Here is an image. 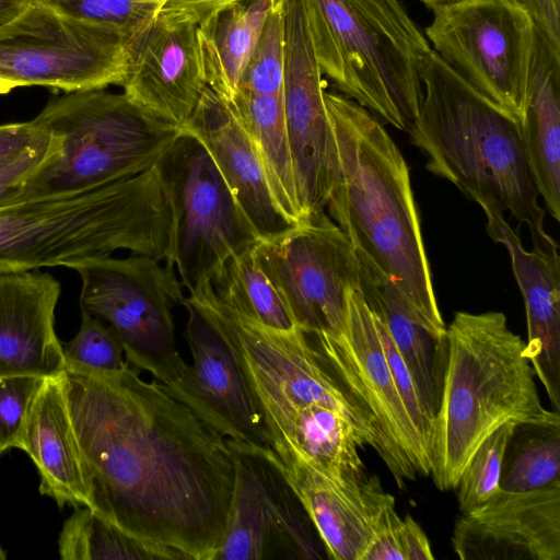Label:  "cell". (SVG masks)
Returning <instances> with one entry per match:
<instances>
[{
  "instance_id": "6da1fadb",
  "label": "cell",
  "mask_w": 560,
  "mask_h": 560,
  "mask_svg": "<svg viewBox=\"0 0 560 560\" xmlns=\"http://www.w3.org/2000/svg\"><path fill=\"white\" fill-rule=\"evenodd\" d=\"M130 364L58 375L80 451L86 508L124 532L212 560L234 491L228 440Z\"/></svg>"
},
{
  "instance_id": "7a4b0ae2",
  "label": "cell",
  "mask_w": 560,
  "mask_h": 560,
  "mask_svg": "<svg viewBox=\"0 0 560 560\" xmlns=\"http://www.w3.org/2000/svg\"><path fill=\"white\" fill-rule=\"evenodd\" d=\"M324 98L334 139L328 215L444 338L446 326L402 153L366 108L335 92L325 91Z\"/></svg>"
},
{
  "instance_id": "3957f363",
  "label": "cell",
  "mask_w": 560,
  "mask_h": 560,
  "mask_svg": "<svg viewBox=\"0 0 560 560\" xmlns=\"http://www.w3.org/2000/svg\"><path fill=\"white\" fill-rule=\"evenodd\" d=\"M423 97L408 133L425 168L481 206L526 224L533 247L559 249L525 159L521 124L474 89L431 48L420 63Z\"/></svg>"
},
{
  "instance_id": "277c9868",
  "label": "cell",
  "mask_w": 560,
  "mask_h": 560,
  "mask_svg": "<svg viewBox=\"0 0 560 560\" xmlns=\"http://www.w3.org/2000/svg\"><path fill=\"white\" fill-rule=\"evenodd\" d=\"M525 341L501 312H456L442 342L439 405L430 444L441 491L456 489L469 460L506 423L560 425L540 400Z\"/></svg>"
},
{
  "instance_id": "5b68a950",
  "label": "cell",
  "mask_w": 560,
  "mask_h": 560,
  "mask_svg": "<svg viewBox=\"0 0 560 560\" xmlns=\"http://www.w3.org/2000/svg\"><path fill=\"white\" fill-rule=\"evenodd\" d=\"M170 212L156 166L84 191L0 206V273L67 267L117 250L165 260Z\"/></svg>"
},
{
  "instance_id": "8992f818",
  "label": "cell",
  "mask_w": 560,
  "mask_h": 560,
  "mask_svg": "<svg viewBox=\"0 0 560 560\" xmlns=\"http://www.w3.org/2000/svg\"><path fill=\"white\" fill-rule=\"evenodd\" d=\"M314 54L346 97L407 131L423 97L429 42L398 0H302Z\"/></svg>"
},
{
  "instance_id": "52a82bcc",
  "label": "cell",
  "mask_w": 560,
  "mask_h": 560,
  "mask_svg": "<svg viewBox=\"0 0 560 560\" xmlns=\"http://www.w3.org/2000/svg\"><path fill=\"white\" fill-rule=\"evenodd\" d=\"M33 119L57 137L59 147L11 202L84 191L133 177L155 166L183 131L124 93L106 89L67 92Z\"/></svg>"
},
{
  "instance_id": "ba28073f",
  "label": "cell",
  "mask_w": 560,
  "mask_h": 560,
  "mask_svg": "<svg viewBox=\"0 0 560 560\" xmlns=\"http://www.w3.org/2000/svg\"><path fill=\"white\" fill-rule=\"evenodd\" d=\"M155 166L170 212L165 266L191 294L260 240L196 137L183 130Z\"/></svg>"
},
{
  "instance_id": "9c48e42d",
  "label": "cell",
  "mask_w": 560,
  "mask_h": 560,
  "mask_svg": "<svg viewBox=\"0 0 560 560\" xmlns=\"http://www.w3.org/2000/svg\"><path fill=\"white\" fill-rule=\"evenodd\" d=\"M161 260L131 254L77 264L81 311L107 322L132 368L168 385L188 363L177 350L172 310L184 300L174 269Z\"/></svg>"
},
{
  "instance_id": "30bf717a",
  "label": "cell",
  "mask_w": 560,
  "mask_h": 560,
  "mask_svg": "<svg viewBox=\"0 0 560 560\" xmlns=\"http://www.w3.org/2000/svg\"><path fill=\"white\" fill-rule=\"evenodd\" d=\"M425 35L438 56L521 124L536 39L529 13L511 0H462L433 10Z\"/></svg>"
},
{
  "instance_id": "8fae6325",
  "label": "cell",
  "mask_w": 560,
  "mask_h": 560,
  "mask_svg": "<svg viewBox=\"0 0 560 560\" xmlns=\"http://www.w3.org/2000/svg\"><path fill=\"white\" fill-rule=\"evenodd\" d=\"M127 59L128 45L119 33L39 0L0 27V78L16 88L74 92L121 86Z\"/></svg>"
},
{
  "instance_id": "7c38bea8",
  "label": "cell",
  "mask_w": 560,
  "mask_h": 560,
  "mask_svg": "<svg viewBox=\"0 0 560 560\" xmlns=\"http://www.w3.org/2000/svg\"><path fill=\"white\" fill-rule=\"evenodd\" d=\"M255 258L307 332H339L348 295L360 287V261L349 237L325 213L302 221L289 232L259 241Z\"/></svg>"
},
{
  "instance_id": "4fadbf2b",
  "label": "cell",
  "mask_w": 560,
  "mask_h": 560,
  "mask_svg": "<svg viewBox=\"0 0 560 560\" xmlns=\"http://www.w3.org/2000/svg\"><path fill=\"white\" fill-rule=\"evenodd\" d=\"M234 491L228 522L212 560H262L277 552L317 559L318 549L299 499L271 459L268 447L228 440Z\"/></svg>"
},
{
  "instance_id": "5bb4252c",
  "label": "cell",
  "mask_w": 560,
  "mask_h": 560,
  "mask_svg": "<svg viewBox=\"0 0 560 560\" xmlns=\"http://www.w3.org/2000/svg\"><path fill=\"white\" fill-rule=\"evenodd\" d=\"M310 334L329 368L368 411L411 475L429 476L430 453L397 390L374 315L360 287L348 295L346 322L339 332Z\"/></svg>"
},
{
  "instance_id": "9a60e30c",
  "label": "cell",
  "mask_w": 560,
  "mask_h": 560,
  "mask_svg": "<svg viewBox=\"0 0 560 560\" xmlns=\"http://www.w3.org/2000/svg\"><path fill=\"white\" fill-rule=\"evenodd\" d=\"M184 336L191 353L183 375L163 388L226 440L268 447L262 416L223 331L189 298Z\"/></svg>"
},
{
  "instance_id": "2e32d148",
  "label": "cell",
  "mask_w": 560,
  "mask_h": 560,
  "mask_svg": "<svg viewBox=\"0 0 560 560\" xmlns=\"http://www.w3.org/2000/svg\"><path fill=\"white\" fill-rule=\"evenodd\" d=\"M121 86L137 106L184 130L208 86L198 25L155 15L128 50Z\"/></svg>"
},
{
  "instance_id": "e0dca14e",
  "label": "cell",
  "mask_w": 560,
  "mask_h": 560,
  "mask_svg": "<svg viewBox=\"0 0 560 560\" xmlns=\"http://www.w3.org/2000/svg\"><path fill=\"white\" fill-rule=\"evenodd\" d=\"M452 546L462 560H560V481L532 491L500 489L457 517Z\"/></svg>"
},
{
  "instance_id": "ac0fdd59",
  "label": "cell",
  "mask_w": 560,
  "mask_h": 560,
  "mask_svg": "<svg viewBox=\"0 0 560 560\" xmlns=\"http://www.w3.org/2000/svg\"><path fill=\"white\" fill-rule=\"evenodd\" d=\"M184 130L207 149L260 241L299 224L279 208L257 149L229 103L209 86Z\"/></svg>"
},
{
  "instance_id": "d6986e66",
  "label": "cell",
  "mask_w": 560,
  "mask_h": 560,
  "mask_svg": "<svg viewBox=\"0 0 560 560\" xmlns=\"http://www.w3.org/2000/svg\"><path fill=\"white\" fill-rule=\"evenodd\" d=\"M487 232L502 244L522 292L527 341L525 355L555 408L560 409V256L558 249L533 247L526 250L518 233L506 222L503 211L481 206Z\"/></svg>"
},
{
  "instance_id": "ffe728a7",
  "label": "cell",
  "mask_w": 560,
  "mask_h": 560,
  "mask_svg": "<svg viewBox=\"0 0 560 560\" xmlns=\"http://www.w3.org/2000/svg\"><path fill=\"white\" fill-rule=\"evenodd\" d=\"M268 453L315 527L327 556L361 560L378 511L390 495L378 476L342 482L303 462L280 459L270 447Z\"/></svg>"
},
{
  "instance_id": "44dd1931",
  "label": "cell",
  "mask_w": 560,
  "mask_h": 560,
  "mask_svg": "<svg viewBox=\"0 0 560 560\" xmlns=\"http://www.w3.org/2000/svg\"><path fill=\"white\" fill-rule=\"evenodd\" d=\"M60 291L49 272L0 273V376L51 377L65 370L55 331Z\"/></svg>"
},
{
  "instance_id": "7402d4cb",
  "label": "cell",
  "mask_w": 560,
  "mask_h": 560,
  "mask_svg": "<svg viewBox=\"0 0 560 560\" xmlns=\"http://www.w3.org/2000/svg\"><path fill=\"white\" fill-rule=\"evenodd\" d=\"M33 460L39 492L58 506H86L82 460L58 375L46 377L34 397L15 444Z\"/></svg>"
},
{
  "instance_id": "603a6c76",
  "label": "cell",
  "mask_w": 560,
  "mask_h": 560,
  "mask_svg": "<svg viewBox=\"0 0 560 560\" xmlns=\"http://www.w3.org/2000/svg\"><path fill=\"white\" fill-rule=\"evenodd\" d=\"M521 138L533 182L560 220V45L536 27Z\"/></svg>"
},
{
  "instance_id": "cb8c5ba5",
  "label": "cell",
  "mask_w": 560,
  "mask_h": 560,
  "mask_svg": "<svg viewBox=\"0 0 560 560\" xmlns=\"http://www.w3.org/2000/svg\"><path fill=\"white\" fill-rule=\"evenodd\" d=\"M357 254L360 289L365 302L385 324L434 423L440 396L443 338L436 336L392 277L362 253L357 250Z\"/></svg>"
},
{
  "instance_id": "d4e9b609",
  "label": "cell",
  "mask_w": 560,
  "mask_h": 560,
  "mask_svg": "<svg viewBox=\"0 0 560 560\" xmlns=\"http://www.w3.org/2000/svg\"><path fill=\"white\" fill-rule=\"evenodd\" d=\"M276 0H241L198 25L207 84L230 101Z\"/></svg>"
},
{
  "instance_id": "484cf974",
  "label": "cell",
  "mask_w": 560,
  "mask_h": 560,
  "mask_svg": "<svg viewBox=\"0 0 560 560\" xmlns=\"http://www.w3.org/2000/svg\"><path fill=\"white\" fill-rule=\"evenodd\" d=\"M226 102L257 149L279 208L293 222H302L287 136L283 90L277 94H259L237 89Z\"/></svg>"
},
{
  "instance_id": "4316f807",
  "label": "cell",
  "mask_w": 560,
  "mask_h": 560,
  "mask_svg": "<svg viewBox=\"0 0 560 560\" xmlns=\"http://www.w3.org/2000/svg\"><path fill=\"white\" fill-rule=\"evenodd\" d=\"M63 560H188L174 549L135 537L86 506L75 508L58 539Z\"/></svg>"
},
{
  "instance_id": "83f0119b",
  "label": "cell",
  "mask_w": 560,
  "mask_h": 560,
  "mask_svg": "<svg viewBox=\"0 0 560 560\" xmlns=\"http://www.w3.org/2000/svg\"><path fill=\"white\" fill-rule=\"evenodd\" d=\"M214 294L236 313L277 330L296 325L259 267L254 248L228 260L211 281Z\"/></svg>"
},
{
  "instance_id": "f1b7e54d",
  "label": "cell",
  "mask_w": 560,
  "mask_h": 560,
  "mask_svg": "<svg viewBox=\"0 0 560 560\" xmlns=\"http://www.w3.org/2000/svg\"><path fill=\"white\" fill-rule=\"evenodd\" d=\"M560 481V425L517 424L505 451L500 489L532 491Z\"/></svg>"
},
{
  "instance_id": "f546056e",
  "label": "cell",
  "mask_w": 560,
  "mask_h": 560,
  "mask_svg": "<svg viewBox=\"0 0 560 560\" xmlns=\"http://www.w3.org/2000/svg\"><path fill=\"white\" fill-rule=\"evenodd\" d=\"M78 20L119 33L130 46L154 20L165 0H39Z\"/></svg>"
},
{
  "instance_id": "4dcf8cb0",
  "label": "cell",
  "mask_w": 560,
  "mask_h": 560,
  "mask_svg": "<svg viewBox=\"0 0 560 560\" xmlns=\"http://www.w3.org/2000/svg\"><path fill=\"white\" fill-rule=\"evenodd\" d=\"M429 539L409 515L401 518L389 498L381 506L373 526L372 539L361 560H433Z\"/></svg>"
},
{
  "instance_id": "1f68e13d",
  "label": "cell",
  "mask_w": 560,
  "mask_h": 560,
  "mask_svg": "<svg viewBox=\"0 0 560 560\" xmlns=\"http://www.w3.org/2000/svg\"><path fill=\"white\" fill-rule=\"evenodd\" d=\"M516 425H501L482 442L469 460L456 487L462 513L479 508L500 490L505 451Z\"/></svg>"
},
{
  "instance_id": "d6a6232c",
  "label": "cell",
  "mask_w": 560,
  "mask_h": 560,
  "mask_svg": "<svg viewBox=\"0 0 560 560\" xmlns=\"http://www.w3.org/2000/svg\"><path fill=\"white\" fill-rule=\"evenodd\" d=\"M283 74V0H276L243 71L237 89L259 94H277L282 92Z\"/></svg>"
},
{
  "instance_id": "836d02e7",
  "label": "cell",
  "mask_w": 560,
  "mask_h": 560,
  "mask_svg": "<svg viewBox=\"0 0 560 560\" xmlns=\"http://www.w3.org/2000/svg\"><path fill=\"white\" fill-rule=\"evenodd\" d=\"M81 314L77 335L70 341L61 342L67 364L102 372H117L128 366L114 330L101 319L83 311Z\"/></svg>"
},
{
  "instance_id": "e575fe53",
  "label": "cell",
  "mask_w": 560,
  "mask_h": 560,
  "mask_svg": "<svg viewBox=\"0 0 560 560\" xmlns=\"http://www.w3.org/2000/svg\"><path fill=\"white\" fill-rule=\"evenodd\" d=\"M46 377L35 375L0 376V445L15 447L24 421Z\"/></svg>"
},
{
  "instance_id": "d590c367",
  "label": "cell",
  "mask_w": 560,
  "mask_h": 560,
  "mask_svg": "<svg viewBox=\"0 0 560 560\" xmlns=\"http://www.w3.org/2000/svg\"><path fill=\"white\" fill-rule=\"evenodd\" d=\"M373 315L397 390L413 425L430 453V444L433 433V419L425 411L415 381L401 354L396 348L385 324L374 313Z\"/></svg>"
},
{
  "instance_id": "8d00e7d4",
  "label": "cell",
  "mask_w": 560,
  "mask_h": 560,
  "mask_svg": "<svg viewBox=\"0 0 560 560\" xmlns=\"http://www.w3.org/2000/svg\"><path fill=\"white\" fill-rule=\"evenodd\" d=\"M58 147L57 137L51 135L48 141L27 150L15 162L0 168V206L11 202L19 195L25 180Z\"/></svg>"
},
{
  "instance_id": "74e56055",
  "label": "cell",
  "mask_w": 560,
  "mask_h": 560,
  "mask_svg": "<svg viewBox=\"0 0 560 560\" xmlns=\"http://www.w3.org/2000/svg\"><path fill=\"white\" fill-rule=\"evenodd\" d=\"M50 138V132L34 119L0 125V168L12 164L27 150Z\"/></svg>"
},
{
  "instance_id": "f35d334b",
  "label": "cell",
  "mask_w": 560,
  "mask_h": 560,
  "mask_svg": "<svg viewBox=\"0 0 560 560\" xmlns=\"http://www.w3.org/2000/svg\"><path fill=\"white\" fill-rule=\"evenodd\" d=\"M237 1L241 0H165L156 15L175 22L200 25Z\"/></svg>"
},
{
  "instance_id": "ab89813d",
  "label": "cell",
  "mask_w": 560,
  "mask_h": 560,
  "mask_svg": "<svg viewBox=\"0 0 560 560\" xmlns=\"http://www.w3.org/2000/svg\"><path fill=\"white\" fill-rule=\"evenodd\" d=\"M523 7L535 25L553 43L560 45V0H511Z\"/></svg>"
},
{
  "instance_id": "60d3db41",
  "label": "cell",
  "mask_w": 560,
  "mask_h": 560,
  "mask_svg": "<svg viewBox=\"0 0 560 560\" xmlns=\"http://www.w3.org/2000/svg\"><path fill=\"white\" fill-rule=\"evenodd\" d=\"M32 0H0V27L18 16Z\"/></svg>"
},
{
  "instance_id": "b9f144b4",
  "label": "cell",
  "mask_w": 560,
  "mask_h": 560,
  "mask_svg": "<svg viewBox=\"0 0 560 560\" xmlns=\"http://www.w3.org/2000/svg\"><path fill=\"white\" fill-rule=\"evenodd\" d=\"M428 9L435 10L438 8L459 2L462 0H420Z\"/></svg>"
},
{
  "instance_id": "7bdbcfd3",
  "label": "cell",
  "mask_w": 560,
  "mask_h": 560,
  "mask_svg": "<svg viewBox=\"0 0 560 560\" xmlns=\"http://www.w3.org/2000/svg\"><path fill=\"white\" fill-rule=\"evenodd\" d=\"M15 88L13 83L0 78V95L9 93Z\"/></svg>"
},
{
  "instance_id": "ee69618b",
  "label": "cell",
  "mask_w": 560,
  "mask_h": 560,
  "mask_svg": "<svg viewBox=\"0 0 560 560\" xmlns=\"http://www.w3.org/2000/svg\"><path fill=\"white\" fill-rule=\"evenodd\" d=\"M5 551L3 550L1 544H0V560H4L5 559Z\"/></svg>"
},
{
  "instance_id": "f6af8a7d",
  "label": "cell",
  "mask_w": 560,
  "mask_h": 560,
  "mask_svg": "<svg viewBox=\"0 0 560 560\" xmlns=\"http://www.w3.org/2000/svg\"><path fill=\"white\" fill-rule=\"evenodd\" d=\"M2 452H3V448H2V447H1V445H0V456H1Z\"/></svg>"
}]
</instances>
